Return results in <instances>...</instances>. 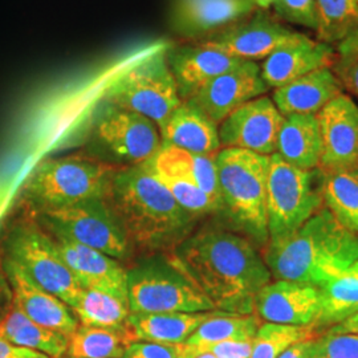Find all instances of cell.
<instances>
[{"label":"cell","instance_id":"6da1fadb","mask_svg":"<svg viewBox=\"0 0 358 358\" xmlns=\"http://www.w3.org/2000/svg\"><path fill=\"white\" fill-rule=\"evenodd\" d=\"M166 256L223 313L252 315L256 294L272 282L254 243L222 227L190 234Z\"/></svg>","mask_w":358,"mask_h":358},{"label":"cell","instance_id":"7a4b0ae2","mask_svg":"<svg viewBox=\"0 0 358 358\" xmlns=\"http://www.w3.org/2000/svg\"><path fill=\"white\" fill-rule=\"evenodd\" d=\"M105 199L133 251H171L190 235L196 220L157 177L150 159L120 167Z\"/></svg>","mask_w":358,"mask_h":358},{"label":"cell","instance_id":"3957f363","mask_svg":"<svg viewBox=\"0 0 358 358\" xmlns=\"http://www.w3.org/2000/svg\"><path fill=\"white\" fill-rule=\"evenodd\" d=\"M263 260L272 279L321 288L358 260V235L322 207L292 234L271 239Z\"/></svg>","mask_w":358,"mask_h":358},{"label":"cell","instance_id":"277c9868","mask_svg":"<svg viewBox=\"0 0 358 358\" xmlns=\"http://www.w3.org/2000/svg\"><path fill=\"white\" fill-rule=\"evenodd\" d=\"M269 157L234 148L215 154L222 211L245 238L263 247L268 242Z\"/></svg>","mask_w":358,"mask_h":358},{"label":"cell","instance_id":"5b68a950","mask_svg":"<svg viewBox=\"0 0 358 358\" xmlns=\"http://www.w3.org/2000/svg\"><path fill=\"white\" fill-rule=\"evenodd\" d=\"M120 167L83 154L44 159L27 178L22 196L34 215L81 201L105 199Z\"/></svg>","mask_w":358,"mask_h":358},{"label":"cell","instance_id":"8992f818","mask_svg":"<svg viewBox=\"0 0 358 358\" xmlns=\"http://www.w3.org/2000/svg\"><path fill=\"white\" fill-rule=\"evenodd\" d=\"M165 51L152 52L117 73L103 90V101L143 115L161 130L183 103Z\"/></svg>","mask_w":358,"mask_h":358},{"label":"cell","instance_id":"52a82bcc","mask_svg":"<svg viewBox=\"0 0 358 358\" xmlns=\"http://www.w3.org/2000/svg\"><path fill=\"white\" fill-rule=\"evenodd\" d=\"M3 251L6 259L68 307L76 303L81 287L65 266L51 234L38 220L27 217L13 223L4 235Z\"/></svg>","mask_w":358,"mask_h":358},{"label":"cell","instance_id":"ba28073f","mask_svg":"<svg viewBox=\"0 0 358 358\" xmlns=\"http://www.w3.org/2000/svg\"><path fill=\"white\" fill-rule=\"evenodd\" d=\"M130 313L213 312V303L169 257H149L127 269Z\"/></svg>","mask_w":358,"mask_h":358},{"label":"cell","instance_id":"9c48e42d","mask_svg":"<svg viewBox=\"0 0 358 358\" xmlns=\"http://www.w3.org/2000/svg\"><path fill=\"white\" fill-rule=\"evenodd\" d=\"M322 207L320 170H301L272 154L267 180L268 241L292 234Z\"/></svg>","mask_w":358,"mask_h":358},{"label":"cell","instance_id":"30bf717a","mask_svg":"<svg viewBox=\"0 0 358 358\" xmlns=\"http://www.w3.org/2000/svg\"><path fill=\"white\" fill-rule=\"evenodd\" d=\"M50 234H60L117 260L128 259L133 248L106 199H88L36 214Z\"/></svg>","mask_w":358,"mask_h":358},{"label":"cell","instance_id":"8fae6325","mask_svg":"<svg viewBox=\"0 0 358 358\" xmlns=\"http://www.w3.org/2000/svg\"><path fill=\"white\" fill-rule=\"evenodd\" d=\"M92 140L101 153L127 166L149 161L162 145L152 120L105 101L94 118Z\"/></svg>","mask_w":358,"mask_h":358},{"label":"cell","instance_id":"7c38bea8","mask_svg":"<svg viewBox=\"0 0 358 358\" xmlns=\"http://www.w3.org/2000/svg\"><path fill=\"white\" fill-rule=\"evenodd\" d=\"M307 38L306 34L297 32L284 24L271 10L256 8L239 20L195 43L236 59L257 63L276 50Z\"/></svg>","mask_w":358,"mask_h":358},{"label":"cell","instance_id":"4fadbf2b","mask_svg":"<svg viewBox=\"0 0 358 358\" xmlns=\"http://www.w3.org/2000/svg\"><path fill=\"white\" fill-rule=\"evenodd\" d=\"M284 115L272 99L264 94L243 103L217 125L220 149H243L272 155L278 149V137Z\"/></svg>","mask_w":358,"mask_h":358},{"label":"cell","instance_id":"5bb4252c","mask_svg":"<svg viewBox=\"0 0 358 358\" xmlns=\"http://www.w3.org/2000/svg\"><path fill=\"white\" fill-rule=\"evenodd\" d=\"M268 92L267 84L262 78L259 63L245 60L210 80L187 103L219 125L239 106Z\"/></svg>","mask_w":358,"mask_h":358},{"label":"cell","instance_id":"9a60e30c","mask_svg":"<svg viewBox=\"0 0 358 358\" xmlns=\"http://www.w3.org/2000/svg\"><path fill=\"white\" fill-rule=\"evenodd\" d=\"M322 140L320 170H353L358 155V103L343 93L317 113Z\"/></svg>","mask_w":358,"mask_h":358},{"label":"cell","instance_id":"2e32d148","mask_svg":"<svg viewBox=\"0 0 358 358\" xmlns=\"http://www.w3.org/2000/svg\"><path fill=\"white\" fill-rule=\"evenodd\" d=\"M65 266L81 289H93L128 301L127 268L120 260L77 243L60 234H51ZM129 303V301H128Z\"/></svg>","mask_w":358,"mask_h":358},{"label":"cell","instance_id":"e0dca14e","mask_svg":"<svg viewBox=\"0 0 358 358\" xmlns=\"http://www.w3.org/2000/svg\"><path fill=\"white\" fill-rule=\"evenodd\" d=\"M320 289L308 284L275 280L264 285L255 297L254 312L266 322L310 327L319 320Z\"/></svg>","mask_w":358,"mask_h":358},{"label":"cell","instance_id":"ac0fdd59","mask_svg":"<svg viewBox=\"0 0 358 358\" xmlns=\"http://www.w3.org/2000/svg\"><path fill=\"white\" fill-rule=\"evenodd\" d=\"M165 52L182 101L190 100L210 80L245 62L195 41L173 45Z\"/></svg>","mask_w":358,"mask_h":358},{"label":"cell","instance_id":"d6986e66","mask_svg":"<svg viewBox=\"0 0 358 358\" xmlns=\"http://www.w3.org/2000/svg\"><path fill=\"white\" fill-rule=\"evenodd\" d=\"M3 268L11 284L13 303L41 327L71 336L80 322L63 300L41 288L11 260L3 257Z\"/></svg>","mask_w":358,"mask_h":358},{"label":"cell","instance_id":"ffe728a7","mask_svg":"<svg viewBox=\"0 0 358 358\" xmlns=\"http://www.w3.org/2000/svg\"><path fill=\"white\" fill-rule=\"evenodd\" d=\"M252 0H174L171 24L187 41H198L255 11Z\"/></svg>","mask_w":358,"mask_h":358},{"label":"cell","instance_id":"44dd1931","mask_svg":"<svg viewBox=\"0 0 358 358\" xmlns=\"http://www.w3.org/2000/svg\"><path fill=\"white\" fill-rule=\"evenodd\" d=\"M336 59L333 45L308 36L276 50L259 65L262 78L269 90H275L313 71L332 66Z\"/></svg>","mask_w":358,"mask_h":358},{"label":"cell","instance_id":"7402d4cb","mask_svg":"<svg viewBox=\"0 0 358 358\" xmlns=\"http://www.w3.org/2000/svg\"><path fill=\"white\" fill-rule=\"evenodd\" d=\"M345 90L332 66L320 68L273 90L272 101L284 117L317 115L321 109Z\"/></svg>","mask_w":358,"mask_h":358},{"label":"cell","instance_id":"603a6c76","mask_svg":"<svg viewBox=\"0 0 358 358\" xmlns=\"http://www.w3.org/2000/svg\"><path fill=\"white\" fill-rule=\"evenodd\" d=\"M159 133L162 143L190 153L213 155L220 150L217 124L187 101L171 113Z\"/></svg>","mask_w":358,"mask_h":358},{"label":"cell","instance_id":"cb8c5ba5","mask_svg":"<svg viewBox=\"0 0 358 358\" xmlns=\"http://www.w3.org/2000/svg\"><path fill=\"white\" fill-rule=\"evenodd\" d=\"M217 312L130 313L127 328L134 341L185 344L192 333Z\"/></svg>","mask_w":358,"mask_h":358},{"label":"cell","instance_id":"d4e9b609","mask_svg":"<svg viewBox=\"0 0 358 358\" xmlns=\"http://www.w3.org/2000/svg\"><path fill=\"white\" fill-rule=\"evenodd\" d=\"M276 153L292 166L301 170L320 167L322 140L316 115L284 117L278 137Z\"/></svg>","mask_w":358,"mask_h":358},{"label":"cell","instance_id":"484cf974","mask_svg":"<svg viewBox=\"0 0 358 358\" xmlns=\"http://www.w3.org/2000/svg\"><path fill=\"white\" fill-rule=\"evenodd\" d=\"M150 165L158 174H170L190 179L222 208L215 154L190 153L176 146L162 143L157 154L150 158Z\"/></svg>","mask_w":358,"mask_h":358},{"label":"cell","instance_id":"4316f807","mask_svg":"<svg viewBox=\"0 0 358 358\" xmlns=\"http://www.w3.org/2000/svg\"><path fill=\"white\" fill-rule=\"evenodd\" d=\"M0 333L13 345L27 348L51 358H62L66 355L69 343L68 336L34 322L15 303L0 324Z\"/></svg>","mask_w":358,"mask_h":358},{"label":"cell","instance_id":"83f0119b","mask_svg":"<svg viewBox=\"0 0 358 358\" xmlns=\"http://www.w3.org/2000/svg\"><path fill=\"white\" fill-rule=\"evenodd\" d=\"M320 289L321 309L313 329L332 328L358 313V260Z\"/></svg>","mask_w":358,"mask_h":358},{"label":"cell","instance_id":"f1b7e54d","mask_svg":"<svg viewBox=\"0 0 358 358\" xmlns=\"http://www.w3.org/2000/svg\"><path fill=\"white\" fill-rule=\"evenodd\" d=\"M320 173L324 207L341 226L358 235L357 176L353 170H320Z\"/></svg>","mask_w":358,"mask_h":358},{"label":"cell","instance_id":"f546056e","mask_svg":"<svg viewBox=\"0 0 358 358\" xmlns=\"http://www.w3.org/2000/svg\"><path fill=\"white\" fill-rule=\"evenodd\" d=\"M127 325L122 328H97L78 325L69 336L68 358H120L133 343Z\"/></svg>","mask_w":358,"mask_h":358},{"label":"cell","instance_id":"4dcf8cb0","mask_svg":"<svg viewBox=\"0 0 358 358\" xmlns=\"http://www.w3.org/2000/svg\"><path fill=\"white\" fill-rule=\"evenodd\" d=\"M260 319L256 315H230L217 312L206 320L185 344L195 348L199 353L207 346L226 341L252 340L255 337Z\"/></svg>","mask_w":358,"mask_h":358},{"label":"cell","instance_id":"1f68e13d","mask_svg":"<svg viewBox=\"0 0 358 358\" xmlns=\"http://www.w3.org/2000/svg\"><path fill=\"white\" fill-rule=\"evenodd\" d=\"M71 309L85 327L122 328L130 316L128 301L93 289H81Z\"/></svg>","mask_w":358,"mask_h":358},{"label":"cell","instance_id":"d6a6232c","mask_svg":"<svg viewBox=\"0 0 358 358\" xmlns=\"http://www.w3.org/2000/svg\"><path fill=\"white\" fill-rule=\"evenodd\" d=\"M319 10L317 40L334 45L358 27V0H316Z\"/></svg>","mask_w":358,"mask_h":358},{"label":"cell","instance_id":"836d02e7","mask_svg":"<svg viewBox=\"0 0 358 358\" xmlns=\"http://www.w3.org/2000/svg\"><path fill=\"white\" fill-rule=\"evenodd\" d=\"M317 337L310 327H292L264 322L252 340L251 358H279L296 343Z\"/></svg>","mask_w":358,"mask_h":358},{"label":"cell","instance_id":"e575fe53","mask_svg":"<svg viewBox=\"0 0 358 358\" xmlns=\"http://www.w3.org/2000/svg\"><path fill=\"white\" fill-rule=\"evenodd\" d=\"M308 358H358V333H324L315 337Z\"/></svg>","mask_w":358,"mask_h":358},{"label":"cell","instance_id":"d590c367","mask_svg":"<svg viewBox=\"0 0 358 358\" xmlns=\"http://www.w3.org/2000/svg\"><path fill=\"white\" fill-rule=\"evenodd\" d=\"M271 8L282 22L317 32L319 10L316 0H275Z\"/></svg>","mask_w":358,"mask_h":358},{"label":"cell","instance_id":"8d00e7d4","mask_svg":"<svg viewBox=\"0 0 358 358\" xmlns=\"http://www.w3.org/2000/svg\"><path fill=\"white\" fill-rule=\"evenodd\" d=\"M196 355L199 352L187 344L133 341L120 358H195Z\"/></svg>","mask_w":358,"mask_h":358},{"label":"cell","instance_id":"74e56055","mask_svg":"<svg viewBox=\"0 0 358 358\" xmlns=\"http://www.w3.org/2000/svg\"><path fill=\"white\" fill-rule=\"evenodd\" d=\"M252 340L219 343L215 345L207 346L201 352H210L217 358H251Z\"/></svg>","mask_w":358,"mask_h":358},{"label":"cell","instance_id":"f35d334b","mask_svg":"<svg viewBox=\"0 0 358 358\" xmlns=\"http://www.w3.org/2000/svg\"><path fill=\"white\" fill-rule=\"evenodd\" d=\"M333 72L340 78L345 93L358 100V62H344L336 59Z\"/></svg>","mask_w":358,"mask_h":358},{"label":"cell","instance_id":"ab89813d","mask_svg":"<svg viewBox=\"0 0 358 358\" xmlns=\"http://www.w3.org/2000/svg\"><path fill=\"white\" fill-rule=\"evenodd\" d=\"M333 47L338 60L358 62V27L352 29Z\"/></svg>","mask_w":358,"mask_h":358},{"label":"cell","instance_id":"60d3db41","mask_svg":"<svg viewBox=\"0 0 358 358\" xmlns=\"http://www.w3.org/2000/svg\"><path fill=\"white\" fill-rule=\"evenodd\" d=\"M13 307V292L11 284L3 268V262L0 259V324L7 317Z\"/></svg>","mask_w":358,"mask_h":358},{"label":"cell","instance_id":"b9f144b4","mask_svg":"<svg viewBox=\"0 0 358 358\" xmlns=\"http://www.w3.org/2000/svg\"><path fill=\"white\" fill-rule=\"evenodd\" d=\"M35 353H36L35 350L13 345L0 333V358H29L32 357Z\"/></svg>","mask_w":358,"mask_h":358},{"label":"cell","instance_id":"7bdbcfd3","mask_svg":"<svg viewBox=\"0 0 358 358\" xmlns=\"http://www.w3.org/2000/svg\"><path fill=\"white\" fill-rule=\"evenodd\" d=\"M312 340L296 343L294 345L289 346L279 358H308V352Z\"/></svg>","mask_w":358,"mask_h":358},{"label":"cell","instance_id":"ee69618b","mask_svg":"<svg viewBox=\"0 0 358 358\" xmlns=\"http://www.w3.org/2000/svg\"><path fill=\"white\" fill-rule=\"evenodd\" d=\"M327 333H358V313L344 322L329 328Z\"/></svg>","mask_w":358,"mask_h":358},{"label":"cell","instance_id":"f6af8a7d","mask_svg":"<svg viewBox=\"0 0 358 358\" xmlns=\"http://www.w3.org/2000/svg\"><path fill=\"white\" fill-rule=\"evenodd\" d=\"M252 1L256 8H260V10H271L272 4L275 3V0H252Z\"/></svg>","mask_w":358,"mask_h":358},{"label":"cell","instance_id":"bcb514c9","mask_svg":"<svg viewBox=\"0 0 358 358\" xmlns=\"http://www.w3.org/2000/svg\"><path fill=\"white\" fill-rule=\"evenodd\" d=\"M195 358H217L213 353H210V352H201L199 355H196V357Z\"/></svg>","mask_w":358,"mask_h":358},{"label":"cell","instance_id":"7dc6e473","mask_svg":"<svg viewBox=\"0 0 358 358\" xmlns=\"http://www.w3.org/2000/svg\"><path fill=\"white\" fill-rule=\"evenodd\" d=\"M29 358H51V357H48V356H47V355H43V353H38V352H36V353H35V355H34V356H32V357H29Z\"/></svg>","mask_w":358,"mask_h":358},{"label":"cell","instance_id":"c3c4849f","mask_svg":"<svg viewBox=\"0 0 358 358\" xmlns=\"http://www.w3.org/2000/svg\"><path fill=\"white\" fill-rule=\"evenodd\" d=\"M353 171H355V174L358 177V155L357 159H356V164H355V166H353Z\"/></svg>","mask_w":358,"mask_h":358}]
</instances>
